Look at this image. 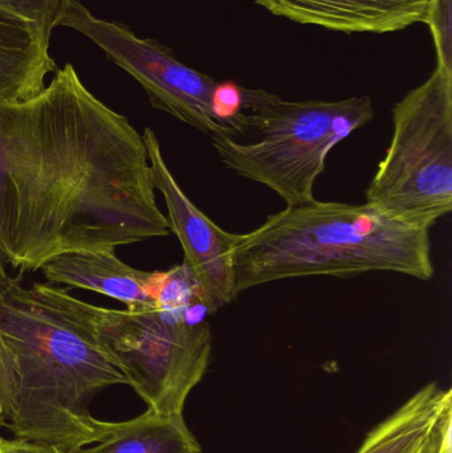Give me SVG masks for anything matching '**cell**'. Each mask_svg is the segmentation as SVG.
<instances>
[{
    "mask_svg": "<svg viewBox=\"0 0 452 453\" xmlns=\"http://www.w3.org/2000/svg\"><path fill=\"white\" fill-rule=\"evenodd\" d=\"M169 234L142 134L73 65L29 100H0L3 263L28 273L63 253Z\"/></svg>",
    "mask_w": 452,
    "mask_h": 453,
    "instance_id": "1",
    "label": "cell"
},
{
    "mask_svg": "<svg viewBox=\"0 0 452 453\" xmlns=\"http://www.w3.org/2000/svg\"><path fill=\"white\" fill-rule=\"evenodd\" d=\"M0 337L12 357L13 438L71 453L97 443L106 423L90 415L103 388L127 385L97 334V306L52 284L13 279L0 295Z\"/></svg>",
    "mask_w": 452,
    "mask_h": 453,
    "instance_id": "2",
    "label": "cell"
},
{
    "mask_svg": "<svg viewBox=\"0 0 452 453\" xmlns=\"http://www.w3.org/2000/svg\"><path fill=\"white\" fill-rule=\"evenodd\" d=\"M233 265L238 295L299 277L393 272L429 281L435 272L430 229L403 225L369 203L316 199L236 234Z\"/></svg>",
    "mask_w": 452,
    "mask_h": 453,
    "instance_id": "3",
    "label": "cell"
},
{
    "mask_svg": "<svg viewBox=\"0 0 452 453\" xmlns=\"http://www.w3.org/2000/svg\"><path fill=\"white\" fill-rule=\"evenodd\" d=\"M154 272L156 305L122 311L97 306V334L148 409L182 414L209 369V311L183 264Z\"/></svg>",
    "mask_w": 452,
    "mask_h": 453,
    "instance_id": "4",
    "label": "cell"
},
{
    "mask_svg": "<svg viewBox=\"0 0 452 453\" xmlns=\"http://www.w3.org/2000/svg\"><path fill=\"white\" fill-rule=\"evenodd\" d=\"M246 113L251 140L218 135L212 146L228 170L270 188L287 206L315 201V185L332 149L376 116L368 96L340 101L275 96Z\"/></svg>",
    "mask_w": 452,
    "mask_h": 453,
    "instance_id": "5",
    "label": "cell"
},
{
    "mask_svg": "<svg viewBox=\"0 0 452 453\" xmlns=\"http://www.w3.org/2000/svg\"><path fill=\"white\" fill-rule=\"evenodd\" d=\"M393 135L366 203L432 229L452 210V72L437 66L393 108Z\"/></svg>",
    "mask_w": 452,
    "mask_h": 453,
    "instance_id": "6",
    "label": "cell"
},
{
    "mask_svg": "<svg viewBox=\"0 0 452 453\" xmlns=\"http://www.w3.org/2000/svg\"><path fill=\"white\" fill-rule=\"evenodd\" d=\"M57 27H69L89 37L111 63L145 89L153 108L211 137H235L212 111L217 81L178 60L170 48L138 37L124 24L97 18L80 0H65Z\"/></svg>",
    "mask_w": 452,
    "mask_h": 453,
    "instance_id": "7",
    "label": "cell"
},
{
    "mask_svg": "<svg viewBox=\"0 0 452 453\" xmlns=\"http://www.w3.org/2000/svg\"><path fill=\"white\" fill-rule=\"evenodd\" d=\"M153 169L154 188L164 196L170 232L182 245L183 264L191 272L210 314L238 297L233 250L236 234L215 225L190 201L170 172L158 137L150 127L142 133Z\"/></svg>",
    "mask_w": 452,
    "mask_h": 453,
    "instance_id": "8",
    "label": "cell"
},
{
    "mask_svg": "<svg viewBox=\"0 0 452 453\" xmlns=\"http://www.w3.org/2000/svg\"><path fill=\"white\" fill-rule=\"evenodd\" d=\"M65 0H0V100L26 101L57 71L50 40Z\"/></svg>",
    "mask_w": 452,
    "mask_h": 453,
    "instance_id": "9",
    "label": "cell"
},
{
    "mask_svg": "<svg viewBox=\"0 0 452 453\" xmlns=\"http://www.w3.org/2000/svg\"><path fill=\"white\" fill-rule=\"evenodd\" d=\"M279 18L342 34H390L426 24L433 0H255Z\"/></svg>",
    "mask_w": 452,
    "mask_h": 453,
    "instance_id": "10",
    "label": "cell"
},
{
    "mask_svg": "<svg viewBox=\"0 0 452 453\" xmlns=\"http://www.w3.org/2000/svg\"><path fill=\"white\" fill-rule=\"evenodd\" d=\"M40 271L48 284L100 293L126 309L156 305L150 292L153 272L127 265L111 248L63 253L42 264Z\"/></svg>",
    "mask_w": 452,
    "mask_h": 453,
    "instance_id": "11",
    "label": "cell"
},
{
    "mask_svg": "<svg viewBox=\"0 0 452 453\" xmlns=\"http://www.w3.org/2000/svg\"><path fill=\"white\" fill-rule=\"evenodd\" d=\"M450 412L451 390L429 383L376 426L356 453H424L438 425Z\"/></svg>",
    "mask_w": 452,
    "mask_h": 453,
    "instance_id": "12",
    "label": "cell"
},
{
    "mask_svg": "<svg viewBox=\"0 0 452 453\" xmlns=\"http://www.w3.org/2000/svg\"><path fill=\"white\" fill-rule=\"evenodd\" d=\"M71 453H203L183 414L148 409L125 422L106 423L103 438Z\"/></svg>",
    "mask_w": 452,
    "mask_h": 453,
    "instance_id": "13",
    "label": "cell"
},
{
    "mask_svg": "<svg viewBox=\"0 0 452 453\" xmlns=\"http://www.w3.org/2000/svg\"><path fill=\"white\" fill-rule=\"evenodd\" d=\"M426 24L434 40L437 66L452 72V0H433Z\"/></svg>",
    "mask_w": 452,
    "mask_h": 453,
    "instance_id": "14",
    "label": "cell"
},
{
    "mask_svg": "<svg viewBox=\"0 0 452 453\" xmlns=\"http://www.w3.org/2000/svg\"><path fill=\"white\" fill-rule=\"evenodd\" d=\"M15 398V372L12 357L0 337V417L7 426L13 410Z\"/></svg>",
    "mask_w": 452,
    "mask_h": 453,
    "instance_id": "15",
    "label": "cell"
},
{
    "mask_svg": "<svg viewBox=\"0 0 452 453\" xmlns=\"http://www.w3.org/2000/svg\"><path fill=\"white\" fill-rule=\"evenodd\" d=\"M451 434L452 412L446 415L442 422L438 425L437 430L433 434L432 439H430L429 443H427L424 453H452Z\"/></svg>",
    "mask_w": 452,
    "mask_h": 453,
    "instance_id": "16",
    "label": "cell"
},
{
    "mask_svg": "<svg viewBox=\"0 0 452 453\" xmlns=\"http://www.w3.org/2000/svg\"><path fill=\"white\" fill-rule=\"evenodd\" d=\"M0 453H68L50 444L32 443L20 439L0 436Z\"/></svg>",
    "mask_w": 452,
    "mask_h": 453,
    "instance_id": "17",
    "label": "cell"
},
{
    "mask_svg": "<svg viewBox=\"0 0 452 453\" xmlns=\"http://www.w3.org/2000/svg\"><path fill=\"white\" fill-rule=\"evenodd\" d=\"M5 264L3 263L2 258H0V295L7 289L8 285L12 281V277L8 276L7 271L4 268Z\"/></svg>",
    "mask_w": 452,
    "mask_h": 453,
    "instance_id": "18",
    "label": "cell"
},
{
    "mask_svg": "<svg viewBox=\"0 0 452 453\" xmlns=\"http://www.w3.org/2000/svg\"><path fill=\"white\" fill-rule=\"evenodd\" d=\"M4 426H5L4 420H3V418L0 417V428L4 427Z\"/></svg>",
    "mask_w": 452,
    "mask_h": 453,
    "instance_id": "19",
    "label": "cell"
}]
</instances>
